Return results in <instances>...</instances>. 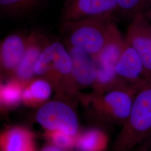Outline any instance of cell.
Here are the masks:
<instances>
[{
	"instance_id": "obj_22",
	"label": "cell",
	"mask_w": 151,
	"mask_h": 151,
	"mask_svg": "<svg viewBox=\"0 0 151 151\" xmlns=\"http://www.w3.org/2000/svg\"><path fill=\"white\" fill-rule=\"evenodd\" d=\"M146 18L151 25V6L144 12Z\"/></svg>"
},
{
	"instance_id": "obj_2",
	"label": "cell",
	"mask_w": 151,
	"mask_h": 151,
	"mask_svg": "<svg viewBox=\"0 0 151 151\" xmlns=\"http://www.w3.org/2000/svg\"><path fill=\"white\" fill-rule=\"evenodd\" d=\"M111 15L62 22L61 30L67 45L81 49L93 56L96 55L106 42Z\"/></svg>"
},
{
	"instance_id": "obj_3",
	"label": "cell",
	"mask_w": 151,
	"mask_h": 151,
	"mask_svg": "<svg viewBox=\"0 0 151 151\" xmlns=\"http://www.w3.org/2000/svg\"><path fill=\"white\" fill-rule=\"evenodd\" d=\"M126 44L116 26L110 22L106 42L101 50L93 56L96 68V81L101 85H109L118 79L115 66Z\"/></svg>"
},
{
	"instance_id": "obj_19",
	"label": "cell",
	"mask_w": 151,
	"mask_h": 151,
	"mask_svg": "<svg viewBox=\"0 0 151 151\" xmlns=\"http://www.w3.org/2000/svg\"><path fill=\"white\" fill-rule=\"evenodd\" d=\"M151 6V0H117V9L124 16L132 20L144 13Z\"/></svg>"
},
{
	"instance_id": "obj_16",
	"label": "cell",
	"mask_w": 151,
	"mask_h": 151,
	"mask_svg": "<svg viewBox=\"0 0 151 151\" xmlns=\"http://www.w3.org/2000/svg\"><path fill=\"white\" fill-rule=\"evenodd\" d=\"M108 137L103 131L94 129L88 132L78 141L82 151H102L106 148Z\"/></svg>"
},
{
	"instance_id": "obj_1",
	"label": "cell",
	"mask_w": 151,
	"mask_h": 151,
	"mask_svg": "<svg viewBox=\"0 0 151 151\" xmlns=\"http://www.w3.org/2000/svg\"><path fill=\"white\" fill-rule=\"evenodd\" d=\"M151 134V82L137 91L115 151H129Z\"/></svg>"
},
{
	"instance_id": "obj_6",
	"label": "cell",
	"mask_w": 151,
	"mask_h": 151,
	"mask_svg": "<svg viewBox=\"0 0 151 151\" xmlns=\"http://www.w3.org/2000/svg\"><path fill=\"white\" fill-rule=\"evenodd\" d=\"M125 39L139 54L150 82L151 78V25L144 13L137 15L132 20Z\"/></svg>"
},
{
	"instance_id": "obj_8",
	"label": "cell",
	"mask_w": 151,
	"mask_h": 151,
	"mask_svg": "<svg viewBox=\"0 0 151 151\" xmlns=\"http://www.w3.org/2000/svg\"><path fill=\"white\" fill-rule=\"evenodd\" d=\"M115 72L126 85L139 90L149 83L145 66L139 54L127 41L124 50L115 66Z\"/></svg>"
},
{
	"instance_id": "obj_23",
	"label": "cell",
	"mask_w": 151,
	"mask_h": 151,
	"mask_svg": "<svg viewBox=\"0 0 151 151\" xmlns=\"http://www.w3.org/2000/svg\"><path fill=\"white\" fill-rule=\"evenodd\" d=\"M144 142H146L150 151H151V134L148 137V138Z\"/></svg>"
},
{
	"instance_id": "obj_21",
	"label": "cell",
	"mask_w": 151,
	"mask_h": 151,
	"mask_svg": "<svg viewBox=\"0 0 151 151\" xmlns=\"http://www.w3.org/2000/svg\"><path fill=\"white\" fill-rule=\"evenodd\" d=\"M129 151H150L146 142H143Z\"/></svg>"
},
{
	"instance_id": "obj_13",
	"label": "cell",
	"mask_w": 151,
	"mask_h": 151,
	"mask_svg": "<svg viewBox=\"0 0 151 151\" xmlns=\"http://www.w3.org/2000/svg\"><path fill=\"white\" fill-rule=\"evenodd\" d=\"M44 0H0L3 15L22 17L29 15L43 6Z\"/></svg>"
},
{
	"instance_id": "obj_25",
	"label": "cell",
	"mask_w": 151,
	"mask_h": 151,
	"mask_svg": "<svg viewBox=\"0 0 151 151\" xmlns=\"http://www.w3.org/2000/svg\"><path fill=\"white\" fill-rule=\"evenodd\" d=\"M150 82H151V80H150Z\"/></svg>"
},
{
	"instance_id": "obj_9",
	"label": "cell",
	"mask_w": 151,
	"mask_h": 151,
	"mask_svg": "<svg viewBox=\"0 0 151 151\" xmlns=\"http://www.w3.org/2000/svg\"><path fill=\"white\" fill-rule=\"evenodd\" d=\"M28 35L21 33L8 35L0 47V65L2 75H14L25 53Z\"/></svg>"
},
{
	"instance_id": "obj_14",
	"label": "cell",
	"mask_w": 151,
	"mask_h": 151,
	"mask_svg": "<svg viewBox=\"0 0 151 151\" xmlns=\"http://www.w3.org/2000/svg\"><path fill=\"white\" fill-rule=\"evenodd\" d=\"M24 88L22 99L27 103H41L48 100L52 93V87L47 79L38 78L27 82Z\"/></svg>"
},
{
	"instance_id": "obj_12",
	"label": "cell",
	"mask_w": 151,
	"mask_h": 151,
	"mask_svg": "<svg viewBox=\"0 0 151 151\" xmlns=\"http://www.w3.org/2000/svg\"><path fill=\"white\" fill-rule=\"evenodd\" d=\"M53 49L54 58L52 71L49 80L55 82L60 81H73L72 62L68 51L60 42H51Z\"/></svg>"
},
{
	"instance_id": "obj_7",
	"label": "cell",
	"mask_w": 151,
	"mask_h": 151,
	"mask_svg": "<svg viewBox=\"0 0 151 151\" xmlns=\"http://www.w3.org/2000/svg\"><path fill=\"white\" fill-rule=\"evenodd\" d=\"M116 9L117 0H67L62 11L61 22H76L112 14Z\"/></svg>"
},
{
	"instance_id": "obj_11",
	"label": "cell",
	"mask_w": 151,
	"mask_h": 151,
	"mask_svg": "<svg viewBox=\"0 0 151 151\" xmlns=\"http://www.w3.org/2000/svg\"><path fill=\"white\" fill-rule=\"evenodd\" d=\"M67 47L71 58L72 76L75 82L82 86L95 84L96 68L93 56L81 49Z\"/></svg>"
},
{
	"instance_id": "obj_24",
	"label": "cell",
	"mask_w": 151,
	"mask_h": 151,
	"mask_svg": "<svg viewBox=\"0 0 151 151\" xmlns=\"http://www.w3.org/2000/svg\"><path fill=\"white\" fill-rule=\"evenodd\" d=\"M42 151H60L59 149L53 147H46Z\"/></svg>"
},
{
	"instance_id": "obj_17",
	"label": "cell",
	"mask_w": 151,
	"mask_h": 151,
	"mask_svg": "<svg viewBox=\"0 0 151 151\" xmlns=\"http://www.w3.org/2000/svg\"><path fill=\"white\" fill-rule=\"evenodd\" d=\"M11 81L3 85L1 88V100L6 105H15L20 102L22 96V86L25 83L12 78Z\"/></svg>"
},
{
	"instance_id": "obj_4",
	"label": "cell",
	"mask_w": 151,
	"mask_h": 151,
	"mask_svg": "<svg viewBox=\"0 0 151 151\" xmlns=\"http://www.w3.org/2000/svg\"><path fill=\"white\" fill-rule=\"evenodd\" d=\"M139 89L120 87L105 92H96L94 101L99 112L106 119L124 124L129 115L135 94Z\"/></svg>"
},
{
	"instance_id": "obj_18",
	"label": "cell",
	"mask_w": 151,
	"mask_h": 151,
	"mask_svg": "<svg viewBox=\"0 0 151 151\" xmlns=\"http://www.w3.org/2000/svg\"><path fill=\"white\" fill-rule=\"evenodd\" d=\"M54 52L51 43L45 47L34 67L35 76L49 79L53 65Z\"/></svg>"
},
{
	"instance_id": "obj_10",
	"label": "cell",
	"mask_w": 151,
	"mask_h": 151,
	"mask_svg": "<svg viewBox=\"0 0 151 151\" xmlns=\"http://www.w3.org/2000/svg\"><path fill=\"white\" fill-rule=\"evenodd\" d=\"M49 41L43 33L32 31L28 35L27 47L22 60L14 75L15 78L27 83L35 76L34 67L45 47Z\"/></svg>"
},
{
	"instance_id": "obj_5",
	"label": "cell",
	"mask_w": 151,
	"mask_h": 151,
	"mask_svg": "<svg viewBox=\"0 0 151 151\" xmlns=\"http://www.w3.org/2000/svg\"><path fill=\"white\" fill-rule=\"evenodd\" d=\"M36 119L45 128L60 130L67 134H75L78 121L75 113L69 105L60 101L45 103L40 108Z\"/></svg>"
},
{
	"instance_id": "obj_15",
	"label": "cell",
	"mask_w": 151,
	"mask_h": 151,
	"mask_svg": "<svg viewBox=\"0 0 151 151\" xmlns=\"http://www.w3.org/2000/svg\"><path fill=\"white\" fill-rule=\"evenodd\" d=\"M4 151H30L31 141L25 130L14 129L9 131L3 140Z\"/></svg>"
},
{
	"instance_id": "obj_20",
	"label": "cell",
	"mask_w": 151,
	"mask_h": 151,
	"mask_svg": "<svg viewBox=\"0 0 151 151\" xmlns=\"http://www.w3.org/2000/svg\"><path fill=\"white\" fill-rule=\"evenodd\" d=\"M70 135L60 130H55L52 134V138L57 146L65 148L69 147L72 143V139Z\"/></svg>"
}]
</instances>
